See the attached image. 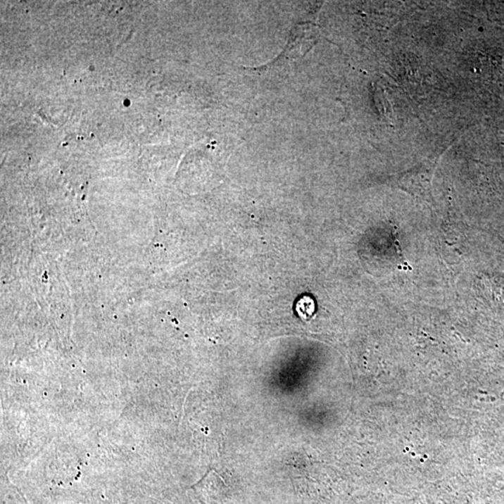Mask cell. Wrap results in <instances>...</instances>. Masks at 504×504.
Segmentation results:
<instances>
[{"instance_id":"cell-1","label":"cell","mask_w":504,"mask_h":504,"mask_svg":"<svg viewBox=\"0 0 504 504\" xmlns=\"http://www.w3.org/2000/svg\"><path fill=\"white\" fill-rule=\"evenodd\" d=\"M315 310L314 301L310 297L305 296L298 301L296 311L303 320L308 319L313 315Z\"/></svg>"}]
</instances>
